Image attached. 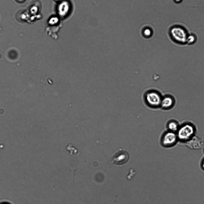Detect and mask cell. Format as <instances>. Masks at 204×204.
<instances>
[{
	"instance_id": "1",
	"label": "cell",
	"mask_w": 204,
	"mask_h": 204,
	"mask_svg": "<svg viewBox=\"0 0 204 204\" xmlns=\"http://www.w3.org/2000/svg\"><path fill=\"white\" fill-rule=\"evenodd\" d=\"M190 32L186 26L179 23L172 24L168 30L170 39L175 43L180 45L186 44L187 38Z\"/></svg>"
},
{
	"instance_id": "2",
	"label": "cell",
	"mask_w": 204,
	"mask_h": 204,
	"mask_svg": "<svg viewBox=\"0 0 204 204\" xmlns=\"http://www.w3.org/2000/svg\"><path fill=\"white\" fill-rule=\"evenodd\" d=\"M196 131L193 124L186 122L180 125L176 133L178 140L185 143L195 136Z\"/></svg>"
},
{
	"instance_id": "3",
	"label": "cell",
	"mask_w": 204,
	"mask_h": 204,
	"mask_svg": "<svg viewBox=\"0 0 204 204\" xmlns=\"http://www.w3.org/2000/svg\"><path fill=\"white\" fill-rule=\"evenodd\" d=\"M162 96L158 91L150 90L146 92L144 95L145 102L148 106L153 108L160 107Z\"/></svg>"
},
{
	"instance_id": "4",
	"label": "cell",
	"mask_w": 204,
	"mask_h": 204,
	"mask_svg": "<svg viewBox=\"0 0 204 204\" xmlns=\"http://www.w3.org/2000/svg\"><path fill=\"white\" fill-rule=\"evenodd\" d=\"M178 141L176 133L167 130L162 135L161 142L163 147L169 148L174 146Z\"/></svg>"
},
{
	"instance_id": "5",
	"label": "cell",
	"mask_w": 204,
	"mask_h": 204,
	"mask_svg": "<svg viewBox=\"0 0 204 204\" xmlns=\"http://www.w3.org/2000/svg\"><path fill=\"white\" fill-rule=\"evenodd\" d=\"M129 159V155L128 152L123 149H119L114 154L111 161L115 165H120L127 163Z\"/></svg>"
},
{
	"instance_id": "6",
	"label": "cell",
	"mask_w": 204,
	"mask_h": 204,
	"mask_svg": "<svg viewBox=\"0 0 204 204\" xmlns=\"http://www.w3.org/2000/svg\"><path fill=\"white\" fill-rule=\"evenodd\" d=\"M175 103V100L173 97L169 94L162 96L160 107L164 110H169L173 108Z\"/></svg>"
},
{
	"instance_id": "7",
	"label": "cell",
	"mask_w": 204,
	"mask_h": 204,
	"mask_svg": "<svg viewBox=\"0 0 204 204\" xmlns=\"http://www.w3.org/2000/svg\"><path fill=\"white\" fill-rule=\"evenodd\" d=\"M71 8L69 2L64 0L60 2L57 8V13L59 15L62 17L66 16L69 13Z\"/></svg>"
},
{
	"instance_id": "8",
	"label": "cell",
	"mask_w": 204,
	"mask_h": 204,
	"mask_svg": "<svg viewBox=\"0 0 204 204\" xmlns=\"http://www.w3.org/2000/svg\"><path fill=\"white\" fill-rule=\"evenodd\" d=\"M185 143L188 147L194 150L200 149L204 144L202 139L195 135Z\"/></svg>"
},
{
	"instance_id": "9",
	"label": "cell",
	"mask_w": 204,
	"mask_h": 204,
	"mask_svg": "<svg viewBox=\"0 0 204 204\" xmlns=\"http://www.w3.org/2000/svg\"><path fill=\"white\" fill-rule=\"evenodd\" d=\"M180 125L179 123L174 120H170L168 121L167 124L168 130L176 133Z\"/></svg>"
},
{
	"instance_id": "10",
	"label": "cell",
	"mask_w": 204,
	"mask_h": 204,
	"mask_svg": "<svg viewBox=\"0 0 204 204\" xmlns=\"http://www.w3.org/2000/svg\"><path fill=\"white\" fill-rule=\"evenodd\" d=\"M197 36L194 33L190 32L186 41V44L191 45L194 44L197 41Z\"/></svg>"
},
{
	"instance_id": "11",
	"label": "cell",
	"mask_w": 204,
	"mask_h": 204,
	"mask_svg": "<svg viewBox=\"0 0 204 204\" xmlns=\"http://www.w3.org/2000/svg\"><path fill=\"white\" fill-rule=\"evenodd\" d=\"M144 35L146 37H149L152 35V31L149 28L145 29L144 31Z\"/></svg>"
},
{
	"instance_id": "12",
	"label": "cell",
	"mask_w": 204,
	"mask_h": 204,
	"mask_svg": "<svg viewBox=\"0 0 204 204\" xmlns=\"http://www.w3.org/2000/svg\"><path fill=\"white\" fill-rule=\"evenodd\" d=\"M58 21V18L56 17H53L51 18L49 21V23L51 25L56 24Z\"/></svg>"
},
{
	"instance_id": "13",
	"label": "cell",
	"mask_w": 204,
	"mask_h": 204,
	"mask_svg": "<svg viewBox=\"0 0 204 204\" xmlns=\"http://www.w3.org/2000/svg\"><path fill=\"white\" fill-rule=\"evenodd\" d=\"M37 8L35 6H34L32 7L31 8V12L32 13H36L37 11Z\"/></svg>"
},
{
	"instance_id": "14",
	"label": "cell",
	"mask_w": 204,
	"mask_h": 204,
	"mask_svg": "<svg viewBox=\"0 0 204 204\" xmlns=\"http://www.w3.org/2000/svg\"><path fill=\"white\" fill-rule=\"evenodd\" d=\"M200 167L204 171V158L202 159L200 163Z\"/></svg>"
},
{
	"instance_id": "15",
	"label": "cell",
	"mask_w": 204,
	"mask_h": 204,
	"mask_svg": "<svg viewBox=\"0 0 204 204\" xmlns=\"http://www.w3.org/2000/svg\"><path fill=\"white\" fill-rule=\"evenodd\" d=\"M173 1L176 3H179L181 2L182 0H173Z\"/></svg>"
},
{
	"instance_id": "16",
	"label": "cell",
	"mask_w": 204,
	"mask_h": 204,
	"mask_svg": "<svg viewBox=\"0 0 204 204\" xmlns=\"http://www.w3.org/2000/svg\"><path fill=\"white\" fill-rule=\"evenodd\" d=\"M17 0L19 2H22L24 1L25 0Z\"/></svg>"
},
{
	"instance_id": "17",
	"label": "cell",
	"mask_w": 204,
	"mask_h": 204,
	"mask_svg": "<svg viewBox=\"0 0 204 204\" xmlns=\"http://www.w3.org/2000/svg\"><path fill=\"white\" fill-rule=\"evenodd\" d=\"M56 1H60V2H62L64 0H55Z\"/></svg>"
},
{
	"instance_id": "18",
	"label": "cell",
	"mask_w": 204,
	"mask_h": 204,
	"mask_svg": "<svg viewBox=\"0 0 204 204\" xmlns=\"http://www.w3.org/2000/svg\"><path fill=\"white\" fill-rule=\"evenodd\" d=\"M0 204H10L9 203H1Z\"/></svg>"
},
{
	"instance_id": "19",
	"label": "cell",
	"mask_w": 204,
	"mask_h": 204,
	"mask_svg": "<svg viewBox=\"0 0 204 204\" xmlns=\"http://www.w3.org/2000/svg\"><path fill=\"white\" fill-rule=\"evenodd\" d=\"M203 152H204V150H203Z\"/></svg>"
}]
</instances>
